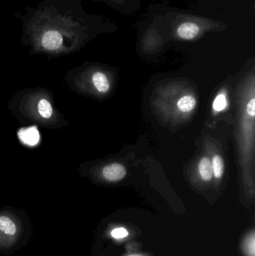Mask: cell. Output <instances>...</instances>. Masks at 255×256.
I'll return each instance as SVG.
<instances>
[{
  "instance_id": "1",
  "label": "cell",
  "mask_w": 255,
  "mask_h": 256,
  "mask_svg": "<svg viewBox=\"0 0 255 256\" xmlns=\"http://www.w3.org/2000/svg\"><path fill=\"white\" fill-rule=\"evenodd\" d=\"M15 16L22 24L21 43L30 54L70 55L106 31L100 16L87 13L79 0H40Z\"/></svg>"
},
{
  "instance_id": "2",
  "label": "cell",
  "mask_w": 255,
  "mask_h": 256,
  "mask_svg": "<svg viewBox=\"0 0 255 256\" xmlns=\"http://www.w3.org/2000/svg\"><path fill=\"white\" fill-rule=\"evenodd\" d=\"M7 109L20 122H31L48 129H60L68 122L55 106L52 92L35 87L17 92L10 99Z\"/></svg>"
},
{
  "instance_id": "3",
  "label": "cell",
  "mask_w": 255,
  "mask_h": 256,
  "mask_svg": "<svg viewBox=\"0 0 255 256\" xmlns=\"http://www.w3.org/2000/svg\"><path fill=\"white\" fill-rule=\"evenodd\" d=\"M31 236L29 218L23 210L0 208V252L10 255L23 248Z\"/></svg>"
},
{
  "instance_id": "4",
  "label": "cell",
  "mask_w": 255,
  "mask_h": 256,
  "mask_svg": "<svg viewBox=\"0 0 255 256\" xmlns=\"http://www.w3.org/2000/svg\"><path fill=\"white\" fill-rule=\"evenodd\" d=\"M174 22L172 32L177 38L182 40H196L205 33L220 28L219 22L198 16L182 15Z\"/></svg>"
},
{
  "instance_id": "5",
  "label": "cell",
  "mask_w": 255,
  "mask_h": 256,
  "mask_svg": "<svg viewBox=\"0 0 255 256\" xmlns=\"http://www.w3.org/2000/svg\"><path fill=\"white\" fill-rule=\"evenodd\" d=\"M127 174L125 167L121 164H108L102 170V176L105 180L109 182H118L122 180Z\"/></svg>"
},
{
  "instance_id": "6",
  "label": "cell",
  "mask_w": 255,
  "mask_h": 256,
  "mask_svg": "<svg viewBox=\"0 0 255 256\" xmlns=\"http://www.w3.org/2000/svg\"><path fill=\"white\" fill-rule=\"evenodd\" d=\"M91 86L100 94H106L110 90V84L106 74L100 70L93 72L90 76Z\"/></svg>"
},
{
  "instance_id": "7",
  "label": "cell",
  "mask_w": 255,
  "mask_h": 256,
  "mask_svg": "<svg viewBox=\"0 0 255 256\" xmlns=\"http://www.w3.org/2000/svg\"><path fill=\"white\" fill-rule=\"evenodd\" d=\"M18 136L25 144L28 146H34L37 144L39 140L38 130L35 127L27 128L25 129L21 130Z\"/></svg>"
},
{
  "instance_id": "8",
  "label": "cell",
  "mask_w": 255,
  "mask_h": 256,
  "mask_svg": "<svg viewBox=\"0 0 255 256\" xmlns=\"http://www.w3.org/2000/svg\"><path fill=\"white\" fill-rule=\"evenodd\" d=\"M199 172L202 180L205 182H209L213 178L212 162L209 158H205L201 159L199 164Z\"/></svg>"
},
{
  "instance_id": "9",
  "label": "cell",
  "mask_w": 255,
  "mask_h": 256,
  "mask_svg": "<svg viewBox=\"0 0 255 256\" xmlns=\"http://www.w3.org/2000/svg\"><path fill=\"white\" fill-rule=\"evenodd\" d=\"M243 252L246 256H255V231L253 230L249 233L242 242Z\"/></svg>"
},
{
  "instance_id": "10",
  "label": "cell",
  "mask_w": 255,
  "mask_h": 256,
  "mask_svg": "<svg viewBox=\"0 0 255 256\" xmlns=\"http://www.w3.org/2000/svg\"><path fill=\"white\" fill-rule=\"evenodd\" d=\"M178 110L182 112H190L195 109L196 100L191 96H185L181 98L177 104Z\"/></svg>"
},
{
  "instance_id": "11",
  "label": "cell",
  "mask_w": 255,
  "mask_h": 256,
  "mask_svg": "<svg viewBox=\"0 0 255 256\" xmlns=\"http://www.w3.org/2000/svg\"><path fill=\"white\" fill-rule=\"evenodd\" d=\"M213 173L216 178H221L224 173V160L220 155H215L213 158L212 161Z\"/></svg>"
},
{
  "instance_id": "12",
  "label": "cell",
  "mask_w": 255,
  "mask_h": 256,
  "mask_svg": "<svg viewBox=\"0 0 255 256\" xmlns=\"http://www.w3.org/2000/svg\"><path fill=\"white\" fill-rule=\"evenodd\" d=\"M227 98L224 93L218 94L213 104V108L216 112H222L227 108Z\"/></svg>"
},
{
  "instance_id": "13",
  "label": "cell",
  "mask_w": 255,
  "mask_h": 256,
  "mask_svg": "<svg viewBox=\"0 0 255 256\" xmlns=\"http://www.w3.org/2000/svg\"><path fill=\"white\" fill-rule=\"evenodd\" d=\"M112 238L117 240L125 238L129 236L128 231L124 227H118V228H114L110 233Z\"/></svg>"
},
{
  "instance_id": "14",
  "label": "cell",
  "mask_w": 255,
  "mask_h": 256,
  "mask_svg": "<svg viewBox=\"0 0 255 256\" xmlns=\"http://www.w3.org/2000/svg\"><path fill=\"white\" fill-rule=\"evenodd\" d=\"M94 1H99V0H94ZM101 1L106 2L109 4H112L114 7L115 6L118 9L130 4V0H101Z\"/></svg>"
},
{
  "instance_id": "15",
  "label": "cell",
  "mask_w": 255,
  "mask_h": 256,
  "mask_svg": "<svg viewBox=\"0 0 255 256\" xmlns=\"http://www.w3.org/2000/svg\"><path fill=\"white\" fill-rule=\"evenodd\" d=\"M247 114L250 116L252 118H254L255 116V99L253 98L250 102H248L247 105Z\"/></svg>"
},
{
  "instance_id": "16",
  "label": "cell",
  "mask_w": 255,
  "mask_h": 256,
  "mask_svg": "<svg viewBox=\"0 0 255 256\" xmlns=\"http://www.w3.org/2000/svg\"><path fill=\"white\" fill-rule=\"evenodd\" d=\"M138 256V255H131V256Z\"/></svg>"
}]
</instances>
